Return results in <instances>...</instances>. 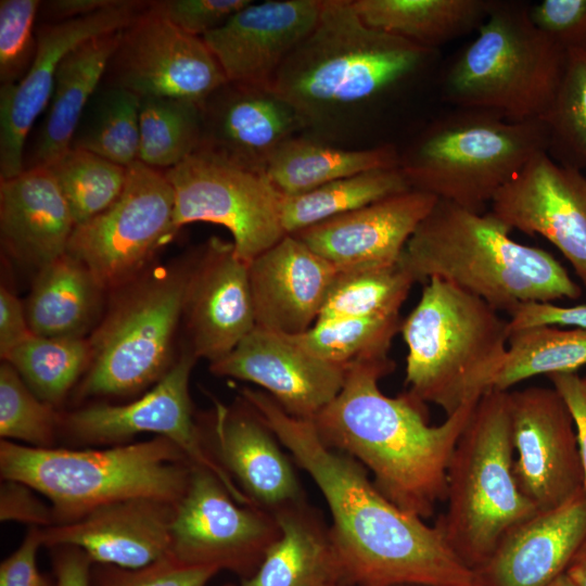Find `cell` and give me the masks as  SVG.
<instances>
[{"mask_svg": "<svg viewBox=\"0 0 586 586\" xmlns=\"http://www.w3.org/2000/svg\"><path fill=\"white\" fill-rule=\"evenodd\" d=\"M548 379L552 387L561 395L572 415L586 492V380L576 372L553 373L548 375Z\"/></svg>", "mask_w": 586, "mask_h": 586, "instance_id": "cell-51", "label": "cell"}, {"mask_svg": "<svg viewBox=\"0 0 586 586\" xmlns=\"http://www.w3.org/2000/svg\"><path fill=\"white\" fill-rule=\"evenodd\" d=\"M323 0L251 1L202 38L228 82L272 90L277 75L316 26Z\"/></svg>", "mask_w": 586, "mask_h": 586, "instance_id": "cell-21", "label": "cell"}, {"mask_svg": "<svg viewBox=\"0 0 586 586\" xmlns=\"http://www.w3.org/2000/svg\"><path fill=\"white\" fill-rule=\"evenodd\" d=\"M328 586H340V585H328Z\"/></svg>", "mask_w": 586, "mask_h": 586, "instance_id": "cell-59", "label": "cell"}, {"mask_svg": "<svg viewBox=\"0 0 586 586\" xmlns=\"http://www.w3.org/2000/svg\"><path fill=\"white\" fill-rule=\"evenodd\" d=\"M122 29L91 37L61 61L48 112L24 155V169L49 167L67 150L81 115L100 87Z\"/></svg>", "mask_w": 586, "mask_h": 586, "instance_id": "cell-29", "label": "cell"}, {"mask_svg": "<svg viewBox=\"0 0 586 586\" xmlns=\"http://www.w3.org/2000/svg\"><path fill=\"white\" fill-rule=\"evenodd\" d=\"M347 367L324 361L290 335L255 327L212 373L260 386L289 415L313 420L341 391Z\"/></svg>", "mask_w": 586, "mask_h": 586, "instance_id": "cell-22", "label": "cell"}, {"mask_svg": "<svg viewBox=\"0 0 586 586\" xmlns=\"http://www.w3.org/2000/svg\"><path fill=\"white\" fill-rule=\"evenodd\" d=\"M182 322L187 348L209 364L227 356L256 327L249 264L232 242L211 237L194 249Z\"/></svg>", "mask_w": 586, "mask_h": 586, "instance_id": "cell-20", "label": "cell"}, {"mask_svg": "<svg viewBox=\"0 0 586 586\" xmlns=\"http://www.w3.org/2000/svg\"><path fill=\"white\" fill-rule=\"evenodd\" d=\"M202 105L200 148L265 170L271 154L307 127L300 113L273 90L227 82Z\"/></svg>", "mask_w": 586, "mask_h": 586, "instance_id": "cell-26", "label": "cell"}, {"mask_svg": "<svg viewBox=\"0 0 586 586\" xmlns=\"http://www.w3.org/2000/svg\"><path fill=\"white\" fill-rule=\"evenodd\" d=\"M164 171L174 190L175 234L191 222L222 226L246 264L286 235L281 220L283 195L265 170L199 148Z\"/></svg>", "mask_w": 586, "mask_h": 586, "instance_id": "cell-11", "label": "cell"}, {"mask_svg": "<svg viewBox=\"0 0 586 586\" xmlns=\"http://www.w3.org/2000/svg\"><path fill=\"white\" fill-rule=\"evenodd\" d=\"M337 269L292 234L249 263L256 327L297 335L317 321Z\"/></svg>", "mask_w": 586, "mask_h": 586, "instance_id": "cell-25", "label": "cell"}, {"mask_svg": "<svg viewBox=\"0 0 586 586\" xmlns=\"http://www.w3.org/2000/svg\"><path fill=\"white\" fill-rule=\"evenodd\" d=\"M42 546V528L30 526L18 548L1 562L0 586H54V578L37 566V552Z\"/></svg>", "mask_w": 586, "mask_h": 586, "instance_id": "cell-49", "label": "cell"}, {"mask_svg": "<svg viewBox=\"0 0 586 586\" xmlns=\"http://www.w3.org/2000/svg\"><path fill=\"white\" fill-rule=\"evenodd\" d=\"M394 368L388 356L347 366L341 391L311 421L328 447L372 473L391 502L425 520L445 501L450 457L480 398L431 425L424 403L408 392L391 397L380 390Z\"/></svg>", "mask_w": 586, "mask_h": 586, "instance_id": "cell-2", "label": "cell"}, {"mask_svg": "<svg viewBox=\"0 0 586 586\" xmlns=\"http://www.w3.org/2000/svg\"><path fill=\"white\" fill-rule=\"evenodd\" d=\"M198 422L206 448L253 506L273 514L306 498L294 461L241 396L231 406L215 400Z\"/></svg>", "mask_w": 586, "mask_h": 586, "instance_id": "cell-19", "label": "cell"}, {"mask_svg": "<svg viewBox=\"0 0 586 586\" xmlns=\"http://www.w3.org/2000/svg\"><path fill=\"white\" fill-rule=\"evenodd\" d=\"M585 380H586V377H585Z\"/></svg>", "mask_w": 586, "mask_h": 586, "instance_id": "cell-61", "label": "cell"}, {"mask_svg": "<svg viewBox=\"0 0 586 586\" xmlns=\"http://www.w3.org/2000/svg\"><path fill=\"white\" fill-rule=\"evenodd\" d=\"M251 0H153L149 10L187 34L203 37L222 26Z\"/></svg>", "mask_w": 586, "mask_h": 586, "instance_id": "cell-46", "label": "cell"}, {"mask_svg": "<svg viewBox=\"0 0 586 586\" xmlns=\"http://www.w3.org/2000/svg\"><path fill=\"white\" fill-rule=\"evenodd\" d=\"M272 513L239 504L212 471L193 466L171 524L169 555L192 566L251 577L280 537Z\"/></svg>", "mask_w": 586, "mask_h": 586, "instance_id": "cell-14", "label": "cell"}, {"mask_svg": "<svg viewBox=\"0 0 586 586\" xmlns=\"http://www.w3.org/2000/svg\"><path fill=\"white\" fill-rule=\"evenodd\" d=\"M88 337H48L33 334L11 351L9 362L43 402L59 408L89 368Z\"/></svg>", "mask_w": 586, "mask_h": 586, "instance_id": "cell-36", "label": "cell"}, {"mask_svg": "<svg viewBox=\"0 0 586 586\" xmlns=\"http://www.w3.org/2000/svg\"><path fill=\"white\" fill-rule=\"evenodd\" d=\"M433 50L372 28L352 0H323L318 22L272 90L307 127L354 112L419 72Z\"/></svg>", "mask_w": 586, "mask_h": 586, "instance_id": "cell-4", "label": "cell"}, {"mask_svg": "<svg viewBox=\"0 0 586 586\" xmlns=\"http://www.w3.org/2000/svg\"><path fill=\"white\" fill-rule=\"evenodd\" d=\"M586 366V329L535 326L509 333L504 365L493 391H510L536 375L576 372Z\"/></svg>", "mask_w": 586, "mask_h": 586, "instance_id": "cell-35", "label": "cell"}, {"mask_svg": "<svg viewBox=\"0 0 586 586\" xmlns=\"http://www.w3.org/2000/svg\"><path fill=\"white\" fill-rule=\"evenodd\" d=\"M198 360L184 347L166 375L142 396L125 404L98 403L62 412L60 436L73 447L127 444L142 433L166 437L193 466L218 476L239 504L252 505L205 446L189 390Z\"/></svg>", "mask_w": 586, "mask_h": 586, "instance_id": "cell-13", "label": "cell"}, {"mask_svg": "<svg viewBox=\"0 0 586 586\" xmlns=\"http://www.w3.org/2000/svg\"><path fill=\"white\" fill-rule=\"evenodd\" d=\"M273 517L280 537L240 586H345L330 525L306 498Z\"/></svg>", "mask_w": 586, "mask_h": 586, "instance_id": "cell-30", "label": "cell"}, {"mask_svg": "<svg viewBox=\"0 0 586 586\" xmlns=\"http://www.w3.org/2000/svg\"><path fill=\"white\" fill-rule=\"evenodd\" d=\"M115 0H48L41 1L38 20L40 24L76 20L102 10Z\"/></svg>", "mask_w": 586, "mask_h": 586, "instance_id": "cell-54", "label": "cell"}, {"mask_svg": "<svg viewBox=\"0 0 586 586\" xmlns=\"http://www.w3.org/2000/svg\"><path fill=\"white\" fill-rule=\"evenodd\" d=\"M240 396L321 492L345 586H479L436 524L391 502L360 462L321 441L311 420L289 415L264 391L244 387Z\"/></svg>", "mask_w": 586, "mask_h": 586, "instance_id": "cell-1", "label": "cell"}, {"mask_svg": "<svg viewBox=\"0 0 586 586\" xmlns=\"http://www.w3.org/2000/svg\"><path fill=\"white\" fill-rule=\"evenodd\" d=\"M586 540V492L512 526L475 570L479 586H548Z\"/></svg>", "mask_w": 586, "mask_h": 586, "instance_id": "cell-27", "label": "cell"}, {"mask_svg": "<svg viewBox=\"0 0 586 586\" xmlns=\"http://www.w3.org/2000/svg\"><path fill=\"white\" fill-rule=\"evenodd\" d=\"M148 3L115 0L87 16L36 27L37 53L30 69L20 82L0 86V179L24 170L28 133L50 102L63 58L91 37L123 29Z\"/></svg>", "mask_w": 586, "mask_h": 586, "instance_id": "cell-18", "label": "cell"}, {"mask_svg": "<svg viewBox=\"0 0 586 586\" xmlns=\"http://www.w3.org/2000/svg\"><path fill=\"white\" fill-rule=\"evenodd\" d=\"M31 335L26 309L16 295L2 284L0 288L1 359Z\"/></svg>", "mask_w": 586, "mask_h": 586, "instance_id": "cell-52", "label": "cell"}, {"mask_svg": "<svg viewBox=\"0 0 586 586\" xmlns=\"http://www.w3.org/2000/svg\"><path fill=\"white\" fill-rule=\"evenodd\" d=\"M39 0L0 1V82H20L37 53Z\"/></svg>", "mask_w": 586, "mask_h": 586, "instance_id": "cell-44", "label": "cell"}, {"mask_svg": "<svg viewBox=\"0 0 586 586\" xmlns=\"http://www.w3.org/2000/svg\"><path fill=\"white\" fill-rule=\"evenodd\" d=\"M140 102L129 90L101 84L81 115L71 148L129 167L138 161Z\"/></svg>", "mask_w": 586, "mask_h": 586, "instance_id": "cell-37", "label": "cell"}, {"mask_svg": "<svg viewBox=\"0 0 586 586\" xmlns=\"http://www.w3.org/2000/svg\"><path fill=\"white\" fill-rule=\"evenodd\" d=\"M438 200L408 190L292 233L337 270L391 266Z\"/></svg>", "mask_w": 586, "mask_h": 586, "instance_id": "cell-23", "label": "cell"}, {"mask_svg": "<svg viewBox=\"0 0 586 586\" xmlns=\"http://www.w3.org/2000/svg\"><path fill=\"white\" fill-rule=\"evenodd\" d=\"M491 212L437 201L398 265L416 282L438 278L511 315L526 303L577 300L582 289L547 251L521 244Z\"/></svg>", "mask_w": 586, "mask_h": 586, "instance_id": "cell-3", "label": "cell"}, {"mask_svg": "<svg viewBox=\"0 0 586 586\" xmlns=\"http://www.w3.org/2000/svg\"><path fill=\"white\" fill-rule=\"evenodd\" d=\"M202 37L179 29L149 10V3L122 29L102 82L140 98H174L202 104L227 84Z\"/></svg>", "mask_w": 586, "mask_h": 586, "instance_id": "cell-15", "label": "cell"}, {"mask_svg": "<svg viewBox=\"0 0 586 586\" xmlns=\"http://www.w3.org/2000/svg\"><path fill=\"white\" fill-rule=\"evenodd\" d=\"M75 222L66 200L48 167L25 168L0 179V238L17 260L38 270L60 258Z\"/></svg>", "mask_w": 586, "mask_h": 586, "instance_id": "cell-28", "label": "cell"}, {"mask_svg": "<svg viewBox=\"0 0 586 586\" xmlns=\"http://www.w3.org/2000/svg\"><path fill=\"white\" fill-rule=\"evenodd\" d=\"M407 392L444 410L493 391L509 340L508 320L480 297L432 278L403 319Z\"/></svg>", "mask_w": 586, "mask_h": 586, "instance_id": "cell-6", "label": "cell"}, {"mask_svg": "<svg viewBox=\"0 0 586 586\" xmlns=\"http://www.w3.org/2000/svg\"><path fill=\"white\" fill-rule=\"evenodd\" d=\"M397 166L399 152L392 144L351 150L295 136L271 154L265 173L283 196H292L344 177Z\"/></svg>", "mask_w": 586, "mask_h": 586, "instance_id": "cell-32", "label": "cell"}, {"mask_svg": "<svg viewBox=\"0 0 586 586\" xmlns=\"http://www.w3.org/2000/svg\"><path fill=\"white\" fill-rule=\"evenodd\" d=\"M193 464L163 436L106 448H35L1 440L2 480L25 483L53 508L55 525L119 500L150 497L178 504Z\"/></svg>", "mask_w": 586, "mask_h": 586, "instance_id": "cell-5", "label": "cell"}, {"mask_svg": "<svg viewBox=\"0 0 586 586\" xmlns=\"http://www.w3.org/2000/svg\"><path fill=\"white\" fill-rule=\"evenodd\" d=\"M547 149L542 119L511 122L458 109L425 127L399 153V167L412 190L483 213L484 205Z\"/></svg>", "mask_w": 586, "mask_h": 586, "instance_id": "cell-9", "label": "cell"}, {"mask_svg": "<svg viewBox=\"0 0 586 586\" xmlns=\"http://www.w3.org/2000/svg\"><path fill=\"white\" fill-rule=\"evenodd\" d=\"M528 8L493 1L476 37L446 73L444 95L450 103L511 122L543 120L560 82L565 50L533 24Z\"/></svg>", "mask_w": 586, "mask_h": 586, "instance_id": "cell-10", "label": "cell"}, {"mask_svg": "<svg viewBox=\"0 0 586 586\" xmlns=\"http://www.w3.org/2000/svg\"><path fill=\"white\" fill-rule=\"evenodd\" d=\"M71 209L75 227L104 212L120 195L127 168L71 148L48 167Z\"/></svg>", "mask_w": 586, "mask_h": 586, "instance_id": "cell-42", "label": "cell"}, {"mask_svg": "<svg viewBox=\"0 0 586 586\" xmlns=\"http://www.w3.org/2000/svg\"><path fill=\"white\" fill-rule=\"evenodd\" d=\"M174 190L165 171L137 161L127 167L120 195L104 212L74 228L67 252L105 292L136 278L171 240Z\"/></svg>", "mask_w": 586, "mask_h": 586, "instance_id": "cell-12", "label": "cell"}, {"mask_svg": "<svg viewBox=\"0 0 586 586\" xmlns=\"http://www.w3.org/2000/svg\"><path fill=\"white\" fill-rule=\"evenodd\" d=\"M104 292L68 253L46 265L38 270L25 307L33 334L86 337L99 322Z\"/></svg>", "mask_w": 586, "mask_h": 586, "instance_id": "cell-31", "label": "cell"}, {"mask_svg": "<svg viewBox=\"0 0 586 586\" xmlns=\"http://www.w3.org/2000/svg\"><path fill=\"white\" fill-rule=\"evenodd\" d=\"M548 586H578L575 582H573L566 573H562L559 576H557Z\"/></svg>", "mask_w": 586, "mask_h": 586, "instance_id": "cell-56", "label": "cell"}, {"mask_svg": "<svg viewBox=\"0 0 586 586\" xmlns=\"http://www.w3.org/2000/svg\"><path fill=\"white\" fill-rule=\"evenodd\" d=\"M194 249L167 264L150 265L111 291L107 308L88 337L91 360L75 397H127L170 370L182 321Z\"/></svg>", "mask_w": 586, "mask_h": 586, "instance_id": "cell-7", "label": "cell"}, {"mask_svg": "<svg viewBox=\"0 0 586 586\" xmlns=\"http://www.w3.org/2000/svg\"><path fill=\"white\" fill-rule=\"evenodd\" d=\"M395 586H421V585H395Z\"/></svg>", "mask_w": 586, "mask_h": 586, "instance_id": "cell-57", "label": "cell"}, {"mask_svg": "<svg viewBox=\"0 0 586 586\" xmlns=\"http://www.w3.org/2000/svg\"><path fill=\"white\" fill-rule=\"evenodd\" d=\"M62 412L41 400L7 361L0 366L1 440L35 448H54Z\"/></svg>", "mask_w": 586, "mask_h": 586, "instance_id": "cell-43", "label": "cell"}, {"mask_svg": "<svg viewBox=\"0 0 586 586\" xmlns=\"http://www.w3.org/2000/svg\"><path fill=\"white\" fill-rule=\"evenodd\" d=\"M402 321L400 315L318 320L306 332L290 336L309 354L347 367L358 360L388 356Z\"/></svg>", "mask_w": 586, "mask_h": 586, "instance_id": "cell-41", "label": "cell"}, {"mask_svg": "<svg viewBox=\"0 0 586 586\" xmlns=\"http://www.w3.org/2000/svg\"><path fill=\"white\" fill-rule=\"evenodd\" d=\"M222 586H237V585L228 583V584H225Z\"/></svg>", "mask_w": 586, "mask_h": 586, "instance_id": "cell-58", "label": "cell"}, {"mask_svg": "<svg viewBox=\"0 0 586 586\" xmlns=\"http://www.w3.org/2000/svg\"><path fill=\"white\" fill-rule=\"evenodd\" d=\"M368 26L421 47L434 48L476 29L487 16L488 0H352Z\"/></svg>", "mask_w": 586, "mask_h": 586, "instance_id": "cell-33", "label": "cell"}, {"mask_svg": "<svg viewBox=\"0 0 586 586\" xmlns=\"http://www.w3.org/2000/svg\"><path fill=\"white\" fill-rule=\"evenodd\" d=\"M513 473L538 512L558 508L585 492L572 415L555 387L508 392Z\"/></svg>", "mask_w": 586, "mask_h": 586, "instance_id": "cell-16", "label": "cell"}, {"mask_svg": "<svg viewBox=\"0 0 586 586\" xmlns=\"http://www.w3.org/2000/svg\"><path fill=\"white\" fill-rule=\"evenodd\" d=\"M408 190L411 188L399 166L359 173L303 194L283 196L282 226L292 234Z\"/></svg>", "mask_w": 586, "mask_h": 586, "instance_id": "cell-34", "label": "cell"}, {"mask_svg": "<svg viewBox=\"0 0 586 586\" xmlns=\"http://www.w3.org/2000/svg\"><path fill=\"white\" fill-rule=\"evenodd\" d=\"M528 11L533 24L565 51L586 42V0H544Z\"/></svg>", "mask_w": 586, "mask_h": 586, "instance_id": "cell-47", "label": "cell"}, {"mask_svg": "<svg viewBox=\"0 0 586 586\" xmlns=\"http://www.w3.org/2000/svg\"><path fill=\"white\" fill-rule=\"evenodd\" d=\"M489 212L511 231L549 241L586 285L585 171L539 152L497 192Z\"/></svg>", "mask_w": 586, "mask_h": 586, "instance_id": "cell-17", "label": "cell"}, {"mask_svg": "<svg viewBox=\"0 0 586 586\" xmlns=\"http://www.w3.org/2000/svg\"><path fill=\"white\" fill-rule=\"evenodd\" d=\"M585 175H586V169H585Z\"/></svg>", "mask_w": 586, "mask_h": 586, "instance_id": "cell-60", "label": "cell"}, {"mask_svg": "<svg viewBox=\"0 0 586 586\" xmlns=\"http://www.w3.org/2000/svg\"><path fill=\"white\" fill-rule=\"evenodd\" d=\"M138 161L160 170L180 164L201 145L202 105L174 98H141Z\"/></svg>", "mask_w": 586, "mask_h": 586, "instance_id": "cell-38", "label": "cell"}, {"mask_svg": "<svg viewBox=\"0 0 586 586\" xmlns=\"http://www.w3.org/2000/svg\"><path fill=\"white\" fill-rule=\"evenodd\" d=\"M177 505L150 497L111 502L72 523L42 528L43 546H76L93 563L140 569L169 555Z\"/></svg>", "mask_w": 586, "mask_h": 586, "instance_id": "cell-24", "label": "cell"}, {"mask_svg": "<svg viewBox=\"0 0 586 586\" xmlns=\"http://www.w3.org/2000/svg\"><path fill=\"white\" fill-rule=\"evenodd\" d=\"M548 154L559 164L586 169V42L565 51L553 101L543 118Z\"/></svg>", "mask_w": 586, "mask_h": 586, "instance_id": "cell-40", "label": "cell"}, {"mask_svg": "<svg viewBox=\"0 0 586 586\" xmlns=\"http://www.w3.org/2000/svg\"><path fill=\"white\" fill-rule=\"evenodd\" d=\"M509 317V333L535 326L586 329V303L573 306H560L555 303H526L520 305Z\"/></svg>", "mask_w": 586, "mask_h": 586, "instance_id": "cell-50", "label": "cell"}, {"mask_svg": "<svg viewBox=\"0 0 586 586\" xmlns=\"http://www.w3.org/2000/svg\"><path fill=\"white\" fill-rule=\"evenodd\" d=\"M508 392H487L475 405L450 457L446 509L435 522L474 571L512 526L538 512L514 477Z\"/></svg>", "mask_w": 586, "mask_h": 586, "instance_id": "cell-8", "label": "cell"}, {"mask_svg": "<svg viewBox=\"0 0 586 586\" xmlns=\"http://www.w3.org/2000/svg\"><path fill=\"white\" fill-rule=\"evenodd\" d=\"M565 573L578 586H586V540L573 556Z\"/></svg>", "mask_w": 586, "mask_h": 586, "instance_id": "cell-55", "label": "cell"}, {"mask_svg": "<svg viewBox=\"0 0 586 586\" xmlns=\"http://www.w3.org/2000/svg\"><path fill=\"white\" fill-rule=\"evenodd\" d=\"M39 493L23 482L2 480L0 486V520L20 522L41 528L55 525L52 506Z\"/></svg>", "mask_w": 586, "mask_h": 586, "instance_id": "cell-48", "label": "cell"}, {"mask_svg": "<svg viewBox=\"0 0 586 586\" xmlns=\"http://www.w3.org/2000/svg\"><path fill=\"white\" fill-rule=\"evenodd\" d=\"M49 549L54 586H91L93 562L84 550L71 545Z\"/></svg>", "mask_w": 586, "mask_h": 586, "instance_id": "cell-53", "label": "cell"}, {"mask_svg": "<svg viewBox=\"0 0 586 586\" xmlns=\"http://www.w3.org/2000/svg\"><path fill=\"white\" fill-rule=\"evenodd\" d=\"M219 572L212 566H192L170 555L140 569L93 563L91 586H206Z\"/></svg>", "mask_w": 586, "mask_h": 586, "instance_id": "cell-45", "label": "cell"}, {"mask_svg": "<svg viewBox=\"0 0 586 586\" xmlns=\"http://www.w3.org/2000/svg\"><path fill=\"white\" fill-rule=\"evenodd\" d=\"M413 284L398 263L339 270L317 321L399 315Z\"/></svg>", "mask_w": 586, "mask_h": 586, "instance_id": "cell-39", "label": "cell"}]
</instances>
